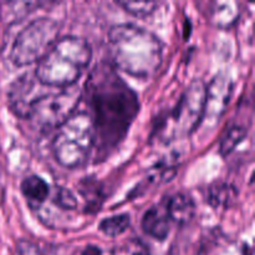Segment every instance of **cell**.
<instances>
[{
    "label": "cell",
    "instance_id": "obj_23",
    "mask_svg": "<svg viewBox=\"0 0 255 255\" xmlns=\"http://www.w3.org/2000/svg\"><path fill=\"white\" fill-rule=\"evenodd\" d=\"M80 255H105L104 251L96 246H87Z\"/></svg>",
    "mask_w": 255,
    "mask_h": 255
},
{
    "label": "cell",
    "instance_id": "obj_11",
    "mask_svg": "<svg viewBox=\"0 0 255 255\" xmlns=\"http://www.w3.org/2000/svg\"><path fill=\"white\" fill-rule=\"evenodd\" d=\"M164 202L172 223L184 226L188 224L196 214V203L193 198L187 193L179 192L173 194L171 198H167V201Z\"/></svg>",
    "mask_w": 255,
    "mask_h": 255
},
{
    "label": "cell",
    "instance_id": "obj_21",
    "mask_svg": "<svg viewBox=\"0 0 255 255\" xmlns=\"http://www.w3.org/2000/svg\"><path fill=\"white\" fill-rule=\"evenodd\" d=\"M177 173V169L174 167L171 166H164V164H157L156 167L151 169L148 172V176H147V181L149 183H153L156 186L161 183H166V182L171 181L173 178L174 174Z\"/></svg>",
    "mask_w": 255,
    "mask_h": 255
},
{
    "label": "cell",
    "instance_id": "obj_9",
    "mask_svg": "<svg viewBox=\"0 0 255 255\" xmlns=\"http://www.w3.org/2000/svg\"><path fill=\"white\" fill-rule=\"evenodd\" d=\"M233 81L228 75L219 72L213 77L211 84L207 86L206 104H204V117L208 119H219L228 106L232 91H233ZM203 121V120H202Z\"/></svg>",
    "mask_w": 255,
    "mask_h": 255
},
{
    "label": "cell",
    "instance_id": "obj_8",
    "mask_svg": "<svg viewBox=\"0 0 255 255\" xmlns=\"http://www.w3.org/2000/svg\"><path fill=\"white\" fill-rule=\"evenodd\" d=\"M34 72H25L17 77L7 90V104L10 110L20 119L27 120L31 112L32 105L44 92Z\"/></svg>",
    "mask_w": 255,
    "mask_h": 255
},
{
    "label": "cell",
    "instance_id": "obj_15",
    "mask_svg": "<svg viewBox=\"0 0 255 255\" xmlns=\"http://www.w3.org/2000/svg\"><path fill=\"white\" fill-rule=\"evenodd\" d=\"M238 197V191L228 182H216L207 189V202L213 208H227L232 206Z\"/></svg>",
    "mask_w": 255,
    "mask_h": 255
},
{
    "label": "cell",
    "instance_id": "obj_1",
    "mask_svg": "<svg viewBox=\"0 0 255 255\" xmlns=\"http://www.w3.org/2000/svg\"><path fill=\"white\" fill-rule=\"evenodd\" d=\"M86 104L95 134V163L109 158L124 142L139 111L136 92L120 76L111 61H100L85 82Z\"/></svg>",
    "mask_w": 255,
    "mask_h": 255
},
{
    "label": "cell",
    "instance_id": "obj_14",
    "mask_svg": "<svg viewBox=\"0 0 255 255\" xmlns=\"http://www.w3.org/2000/svg\"><path fill=\"white\" fill-rule=\"evenodd\" d=\"M20 189L31 207L41 206L50 194L49 184L39 176H29L22 179Z\"/></svg>",
    "mask_w": 255,
    "mask_h": 255
},
{
    "label": "cell",
    "instance_id": "obj_7",
    "mask_svg": "<svg viewBox=\"0 0 255 255\" xmlns=\"http://www.w3.org/2000/svg\"><path fill=\"white\" fill-rule=\"evenodd\" d=\"M81 99L82 90L76 85L59 89L55 92L46 91L32 105L27 120L35 128L44 133L57 129L77 111Z\"/></svg>",
    "mask_w": 255,
    "mask_h": 255
},
{
    "label": "cell",
    "instance_id": "obj_18",
    "mask_svg": "<svg viewBox=\"0 0 255 255\" xmlns=\"http://www.w3.org/2000/svg\"><path fill=\"white\" fill-rule=\"evenodd\" d=\"M129 224H131V219H129L128 214H116V216L102 219L99 229L105 236L116 238L128 229Z\"/></svg>",
    "mask_w": 255,
    "mask_h": 255
},
{
    "label": "cell",
    "instance_id": "obj_4",
    "mask_svg": "<svg viewBox=\"0 0 255 255\" xmlns=\"http://www.w3.org/2000/svg\"><path fill=\"white\" fill-rule=\"evenodd\" d=\"M95 134L86 111H76L59 128L52 141V153L61 167L76 169L85 166L94 152Z\"/></svg>",
    "mask_w": 255,
    "mask_h": 255
},
{
    "label": "cell",
    "instance_id": "obj_22",
    "mask_svg": "<svg viewBox=\"0 0 255 255\" xmlns=\"http://www.w3.org/2000/svg\"><path fill=\"white\" fill-rule=\"evenodd\" d=\"M17 255H47L39 246L29 239H20L16 243Z\"/></svg>",
    "mask_w": 255,
    "mask_h": 255
},
{
    "label": "cell",
    "instance_id": "obj_12",
    "mask_svg": "<svg viewBox=\"0 0 255 255\" xmlns=\"http://www.w3.org/2000/svg\"><path fill=\"white\" fill-rule=\"evenodd\" d=\"M46 5L42 1H4L0 2V19L6 25H14L27 15Z\"/></svg>",
    "mask_w": 255,
    "mask_h": 255
},
{
    "label": "cell",
    "instance_id": "obj_19",
    "mask_svg": "<svg viewBox=\"0 0 255 255\" xmlns=\"http://www.w3.org/2000/svg\"><path fill=\"white\" fill-rule=\"evenodd\" d=\"M117 5L133 16L144 17L151 15L159 4L156 1H126L124 0V1H117Z\"/></svg>",
    "mask_w": 255,
    "mask_h": 255
},
{
    "label": "cell",
    "instance_id": "obj_5",
    "mask_svg": "<svg viewBox=\"0 0 255 255\" xmlns=\"http://www.w3.org/2000/svg\"><path fill=\"white\" fill-rule=\"evenodd\" d=\"M207 85L194 80L188 85L176 107L158 120L153 133L163 142L188 136L203 120Z\"/></svg>",
    "mask_w": 255,
    "mask_h": 255
},
{
    "label": "cell",
    "instance_id": "obj_6",
    "mask_svg": "<svg viewBox=\"0 0 255 255\" xmlns=\"http://www.w3.org/2000/svg\"><path fill=\"white\" fill-rule=\"evenodd\" d=\"M60 24L50 17L31 20L15 37L10 59L16 66L39 62L56 42Z\"/></svg>",
    "mask_w": 255,
    "mask_h": 255
},
{
    "label": "cell",
    "instance_id": "obj_17",
    "mask_svg": "<svg viewBox=\"0 0 255 255\" xmlns=\"http://www.w3.org/2000/svg\"><path fill=\"white\" fill-rule=\"evenodd\" d=\"M247 136V127L241 125H232L228 127L224 136L222 137L221 143H219V152L223 157H227L236 149V147L241 143Z\"/></svg>",
    "mask_w": 255,
    "mask_h": 255
},
{
    "label": "cell",
    "instance_id": "obj_13",
    "mask_svg": "<svg viewBox=\"0 0 255 255\" xmlns=\"http://www.w3.org/2000/svg\"><path fill=\"white\" fill-rule=\"evenodd\" d=\"M208 16L216 26L228 29L239 16V4L236 1H213L208 4Z\"/></svg>",
    "mask_w": 255,
    "mask_h": 255
},
{
    "label": "cell",
    "instance_id": "obj_10",
    "mask_svg": "<svg viewBox=\"0 0 255 255\" xmlns=\"http://www.w3.org/2000/svg\"><path fill=\"white\" fill-rule=\"evenodd\" d=\"M171 218L166 208V202L151 207L143 214L141 226L144 233L151 238L162 242L167 239L169 231H171Z\"/></svg>",
    "mask_w": 255,
    "mask_h": 255
},
{
    "label": "cell",
    "instance_id": "obj_16",
    "mask_svg": "<svg viewBox=\"0 0 255 255\" xmlns=\"http://www.w3.org/2000/svg\"><path fill=\"white\" fill-rule=\"evenodd\" d=\"M79 192L86 201L85 212L87 213H96L100 211L104 203V193L102 187L99 182L92 177L84 178L79 183Z\"/></svg>",
    "mask_w": 255,
    "mask_h": 255
},
{
    "label": "cell",
    "instance_id": "obj_20",
    "mask_svg": "<svg viewBox=\"0 0 255 255\" xmlns=\"http://www.w3.org/2000/svg\"><path fill=\"white\" fill-rule=\"evenodd\" d=\"M52 202L56 204L57 208L64 211H74L77 207V199L75 194L65 187H56L54 189Z\"/></svg>",
    "mask_w": 255,
    "mask_h": 255
},
{
    "label": "cell",
    "instance_id": "obj_2",
    "mask_svg": "<svg viewBox=\"0 0 255 255\" xmlns=\"http://www.w3.org/2000/svg\"><path fill=\"white\" fill-rule=\"evenodd\" d=\"M112 65L137 79L153 76L163 60V44L157 35L136 24H117L109 31Z\"/></svg>",
    "mask_w": 255,
    "mask_h": 255
},
{
    "label": "cell",
    "instance_id": "obj_3",
    "mask_svg": "<svg viewBox=\"0 0 255 255\" xmlns=\"http://www.w3.org/2000/svg\"><path fill=\"white\" fill-rule=\"evenodd\" d=\"M92 59L87 40L67 35L56 40L54 46L37 62L34 74L46 87L64 89L76 85Z\"/></svg>",
    "mask_w": 255,
    "mask_h": 255
}]
</instances>
